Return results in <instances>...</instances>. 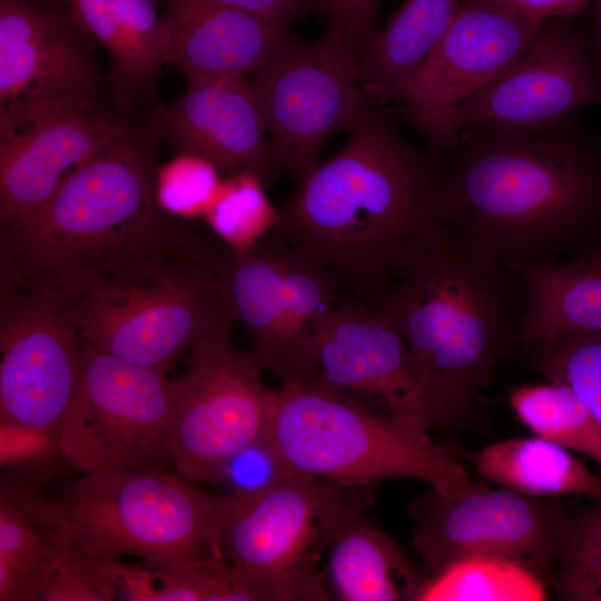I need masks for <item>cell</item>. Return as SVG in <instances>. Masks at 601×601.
<instances>
[{
	"label": "cell",
	"mask_w": 601,
	"mask_h": 601,
	"mask_svg": "<svg viewBox=\"0 0 601 601\" xmlns=\"http://www.w3.org/2000/svg\"><path fill=\"white\" fill-rule=\"evenodd\" d=\"M441 154V220L471 246L511 266L594 248L601 141L578 112L540 127L475 122Z\"/></svg>",
	"instance_id": "cell-1"
},
{
	"label": "cell",
	"mask_w": 601,
	"mask_h": 601,
	"mask_svg": "<svg viewBox=\"0 0 601 601\" xmlns=\"http://www.w3.org/2000/svg\"><path fill=\"white\" fill-rule=\"evenodd\" d=\"M442 154L421 150L373 106L345 145L280 206L276 231L367 302L404 276L443 231Z\"/></svg>",
	"instance_id": "cell-2"
},
{
	"label": "cell",
	"mask_w": 601,
	"mask_h": 601,
	"mask_svg": "<svg viewBox=\"0 0 601 601\" xmlns=\"http://www.w3.org/2000/svg\"><path fill=\"white\" fill-rule=\"evenodd\" d=\"M408 347L430 428L471 420L495 366L521 344V275L443 227L404 276L365 302Z\"/></svg>",
	"instance_id": "cell-3"
},
{
	"label": "cell",
	"mask_w": 601,
	"mask_h": 601,
	"mask_svg": "<svg viewBox=\"0 0 601 601\" xmlns=\"http://www.w3.org/2000/svg\"><path fill=\"white\" fill-rule=\"evenodd\" d=\"M230 252L183 220L95 270L52 286L80 341L164 374L234 321L223 289Z\"/></svg>",
	"instance_id": "cell-4"
},
{
	"label": "cell",
	"mask_w": 601,
	"mask_h": 601,
	"mask_svg": "<svg viewBox=\"0 0 601 601\" xmlns=\"http://www.w3.org/2000/svg\"><path fill=\"white\" fill-rule=\"evenodd\" d=\"M158 131L129 118L33 215L1 226L0 272L58 285L142 247L179 221L156 196Z\"/></svg>",
	"instance_id": "cell-5"
},
{
	"label": "cell",
	"mask_w": 601,
	"mask_h": 601,
	"mask_svg": "<svg viewBox=\"0 0 601 601\" xmlns=\"http://www.w3.org/2000/svg\"><path fill=\"white\" fill-rule=\"evenodd\" d=\"M427 432L313 382L274 388L264 444L280 471L349 491L370 494L394 479L423 481L446 495L475 490L465 467Z\"/></svg>",
	"instance_id": "cell-6"
},
{
	"label": "cell",
	"mask_w": 601,
	"mask_h": 601,
	"mask_svg": "<svg viewBox=\"0 0 601 601\" xmlns=\"http://www.w3.org/2000/svg\"><path fill=\"white\" fill-rule=\"evenodd\" d=\"M185 480L160 467L83 474L52 504L57 535L99 561L135 555L148 564H173L213 558L218 496Z\"/></svg>",
	"instance_id": "cell-7"
},
{
	"label": "cell",
	"mask_w": 601,
	"mask_h": 601,
	"mask_svg": "<svg viewBox=\"0 0 601 601\" xmlns=\"http://www.w3.org/2000/svg\"><path fill=\"white\" fill-rule=\"evenodd\" d=\"M328 482L280 471L266 483L219 495L210 533L215 558L240 600H329L319 510Z\"/></svg>",
	"instance_id": "cell-8"
},
{
	"label": "cell",
	"mask_w": 601,
	"mask_h": 601,
	"mask_svg": "<svg viewBox=\"0 0 601 601\" xmlns=\"http://www.w3.org/2000/svg\"><path fill=\"white\" fill-rule=\"evenodd\" d=\"M248 81L272 165L296 186L317 167L332 136L349 132L376 106L363 89L357 53L334 22L314 41L290 33Z\"/></svg>",
	"instance_id": "cell-9"
},
{
	"label": "cell",
	"mask_w": 601,
	"mask_h": 601,
	"mask_svg": "<svg viewBox=\"0 0 601 601\" xmlns=\"http://www.w3.org/2000/svg\"><path fill=\"white\" fill-rule=\"evenodd\" d=\"M230 326L198 342L169 378L170 460L189 481H220L237 455L266 440L274 388L254 354L236 348Z\"/></svg>",
	"instance_id": "cell-10"
},
{
	"label": "cell",
	"mask_w": 601,
	"mask_h": 601,
	"mask_svg": "<svg viewBox=\"0 0 601 601\" xmlns=\"http://www.w3.org/2000/svg\"><path fill=\"white\" fill-rule=\"evenodd\" d=\"M173 425L169 378L80 341V375L58 449L83 474L164 469Z\"/></svg>",
	"instance_id": "cell-11"
},
{
	"label": "cell",
	"mask_w": 601,
	"mask_h": 601,
	"mask_svg": "<svg viewBox=\"0 0 601 601\" xmlns=\"http://www.w3.org/2000/svg\"><path fill=\"white\" fill-rule=\"evenodd\" d=\"M95 42L67 0H0V139L106 105Z\"/></svg>",
	"instance_id": "cell-12"
},
{
	"label": "cell",
	"mask_w": 601,
	"mask_h": 601,
	"mask_svg": "<svg viewBox=\"0 0 601 601\" xmlns=\"http://www.w3.org/2000/svg\"><path fill=\"white\" fill-rule=\"evenodd\" d=\"M1 425L58 443L80 375V338L51 286L0 273Z\"/></svg>",
	"instance_id": "cell-13"
},
{
	"label": "cell",
	"mask_w": 601,
	"mask_h": 601,
	"mask_svg": "<svg viewBox=\"0 0 601 601\" xmlns=\"http://www.w3.org/2000/svg\"><path fill=\"white\" fill-rule=\"evenodd\" d=\"M412 544L435 573L472 555L519 561L544 582L553 577L571 515L560 504L508 487L446 495L433 489L408 505Z\"/></svg>",
	"instance_id": "cell-14"
},
{
	"label": "cell",
	"mask_w": 601,
	"mask_h": 601,
	"mask_svg": "<svg viewBox=\"0 0 601 601\" xmlns=\"http://www.w3.org/2000/svg\"><path fill=\"white\" fill-rule=\"evenodd\" d=\"M590 105L601 106V99L589 60L585 23L551 19L516 59L445 118L428 139V148L442 152L461 129L475 122L540 127Z\"/></svg>",
	"instance_id": "cell-15"
},
{
	"label": "cell",
	"mask_w": 601,
	"mask_h": 601,
	"mask_svg": "<svg viewBox=\"0 0 601 601\" xmlns=\"http://www.w3.org/2000/svg\"><path fill=\"white\" fill-rule=\"evenodd\" d=\"M541 24L491 0H464L428 58L393 93L396 114L431 139L463 100L526 49Z\"/></svg>",
	"instance_id": "cell-16"
},
{
	"label": "cell",
	"mask_w": 601,
	"mask_h": 601,
	"mask_svg": "<svg viewBox=\"0 0 601 601\" xmlns=\"http://www.w3.org/2000/svg\"><path fill=\"white\" fill-rule=\"evenodd\" d=\"M317 363L314 383L375 395L390 413L428 430L408 347L395 326L364 300L342 290L319 329Z\"/></svg>",
	"instance_id": "cell-17"
},
{
	"label": "cell",
	"mask_w": 601,
	"mask_h": 601,
	"mask_svg": "<svg viewBox=\"0 0 601 601\" xmlns=\"http://www.w3.org/2000/svg\"><path fill=\"white\" fill-rule=\"evenodd\" d=\"M129 117L107 105L51 114L0 139V224L20 221L45 207L89 164Z\"/></svg>",
	"instance_id": "cell-18"
},
{
	"label": "cell",
	"mask_w": 601,
	"mask_h": 601,
	"mask_svg": "<svg viewBox=\"0 0 601 601\" xmlns=\"http://www.w3.org/2000/svg\"><path fill=\"white\" fill-rule=\"evenodd\" d=\"M152 122L175 150L200 156L219 171H249L266 186L274 169L263 117L248 77L188 80L183 95L158 105Z\"/></svg>",
	"instance_id": "cell-19"
},
{
	"label": "cell",
	"mask_w": 601,
	"mask_h": 601,
	"mask_svg": "<svg viewBox=\"0 0 601 601\" xmlns=\"http://www.w3.org/2000/svg\"><path fill=\"white\" fill-rule=\"evenodd\" d=\"M347 489L328 482L318 521L329 597L341 601L414 600L425 575Z\"/></svg>",
	"instance_id": "cell-20"
},
{
	"label": "cell",
	"mask_w": 601,
	"mask_h": 601,
	"mask_svg": "<svg viewBox=\"0 0 601 601\" xmlns=\"http://www.w3.org/2000/svg\"><path fill=\"white\" fill-rule=\"evenodd\" d=\"M92 39L109 53V100L122 116L149 117L158 107L159 72L171 61L168 27L156 0H67Z\"/></svg>",
	"instance_id": "cell-21"
},
{
	"label": "cell",
	"mask_w": 601,
	"mask_h": 601,
	"mask_svg": "<svg viewBox=\"0 0 601 601\" xmlns=\"http://www.w3.org/2000/svg\"><path fill=\"white\" fill-rule=\"evenodd\" d=\"M171 65L188 80L248 77L290 35L288 27L210 0H159Z\"/></svg>",
	"instance_id": "cell-22"
},
{
	"label": "cell",
	"mask_w": 601,
	"mask_h": 601,
	"mask_svg": "<svg viewBox=\"0 0 601 601\" xmlns=\"http://www.w3.org/2000/svg\"><path fill=\"white\" fill-rule=\"evenodd\" d=\"M286 243L274 229L250 250L230 253L223 270L224 295L233 319L245 328L250 352L282 383L285 373Z\"/></svg>",
	"instance_id": "cell-23"
},
{
	"label": "cell",
	"mask_w": 601,
	"mask_h": 601,
	"mask_svg": "<svg viewBox=\"0 0 601 601\" xmlns=\"http://www.w3.org/2000/svg\"><path fill=\"white\" fill-rule=\"evenodd\" d=\"M511 266V265H510ZM526 289L521 344L601 332V253L583 252L571 263L511 266Z\"/></svg>",
	"instance_id": "cell-24"
},
{
	"label": "cell",
	"mask_w": 601,
	"mask_h": 601,
	"mask_svg": "<svg viewBox=\"0 0 601 601\" xmlns=\"http://www.w3.org/2000/svg\"><path fill=\"white\" fill-rule=\"evenodd\" d=\"M464 0H404L357 55L367 99L384 107L428 58Z\"/></svg>",
	"instance_id": "cell-25"
},
{
	"label": "cell",
	"mask_w": 601,
	"mask_h": 601,
	"mask_svg": "<svg viewBox=\"0 0 601 601\" xmlns=\"http://www.w3.org/2000/svg\"><path fill=\"white\" fill-rule=\"evenodd\" d=\"M472 462L485 479L521 493L584 495L601 503V475L568 449L539 435L492 443L476 452Z\"/></svg>",
	"instance_id": "cell-26"
},
{
	"label": "cell",
	"mask_w": 601,
	"mask_h": 601,
	"mask_svg": "<svg viewBox=\"0 0 601 601\" xmlns=\"http://www.w3.org/2000/svg\"><path fill=\"white\" fill-rule=\"evenodd\" d=\"M56 530L45 502L2 489L0 500V600H42L56 550Z\"/></svg>",
	"instance_id": "cell-27"
},
{
	"label": "cell",
	"mask_w": 601,
	"mask_h": 601,
	"mask_svg": "<svg viewBox=\"0 0 601 601\" xmlns=\"http://www.w3.org/2000/svg\"><path fill=\"white\" fill-rule=\"evenodd\" d=\"M544 580L525 564L496 555L460 559L426 577L415 601H541Z\"/></svg>",
	"instance_id": "cell-28"
},
{
	"label": "cell",
	"mask_w": 601,
	"mask_h": 601,
	"mask_svg": "<svg viewBox=\"0 0 601 601\" xmlns=\"http://www.w3.org/2000/svg\"><path fill=\"white\" fill-rule=\"evenodd\" d=\"M509 403L535 435L601 465V423L568 385L551 381L522 385L511 392Z\"/></svg>",
	"instance_id": "cell-29"
},
{
	"label": "cell",
	"mask_w": 601,
	"mask_h": 601,
	"mask_svg": "<svg viewBox=\"0 0 601 601\" xmlns=\"http://www.w3.org/2000/svg\"><path fill=\"white\" fill-rule=\"evenodd\" d=\"M265 187L256 174L228 175L203 216L215 238L233 255L250 250L278 224V207L273 205Z\"/></svg>",
	"instance_id": "cell-30"
},
{
	"label": "cell",
	"mask_w": 601,
	"mask_h": 601,
	"mask_svg": "<svg viewBox=\"0 0 601 601\" xmlns=\"http://www.w3.org/2000/svg\"><path fill=\"white\" fill-rule=\"evenodd\" d=\"M533 367L546 381L568 385L601 423V332L534 343Z\"/></svg>",
	"instance_id": "cell-31"
},
{
	"label": "cell",
	"mask_w": 601,
	"mask_h": 601,
	"mask_svg": "<svg viewBox=\"0 0 601 601\" xmlns=\"http://www.w3.org/2000/svg\"><path fill=\"white\" fill-rule=\"evenodd\" d=\"M551 583L560 600L601 601V503L571 515Z\"/></svg>",
	"instance_id": "cell-32"
},
{
	"label": "cell",
	"mask_w": 601,
	"mask_h": 601,
	"mask_svg": "<svg viewBox=\"0 0 601 601\" xmlns=\"http://www.w3.org/2000/svg\"><path fill=\"white\" fill-rule=\"evenodd\" d=\"M220 184L219 169L214 164L200 156L180 152L158 166L156 196L160 207L177 218L203 217Z\"/></svg>",
	"instance_id": "cell-33"
},
{
	"label": "cell",
	"mask_w": 601,
	"mask_h": 601,
	"mask_svg": "<svg viewBox=\"0 0 601 601\" xmlns=\"http://www.w3.org/2000/svg\"><path fill=\"white\" fill-rule=\"evenodd\" d=\"M331 22L344 32L358 55L376 32V20L382 0H325Z\"/></svg>",
	"instance_id": "cell-34"
},
{
	"label": "cell",
	"mask_w": 601,
	"mask_h": 601,
	"mask_svg": "<svg viewBox=\"0 0 601 601\" xmlns=\"http://www.w3.org/2000/svg\"><path fill=\"white\" fill-rule=\"evenodd\" d=\"M235 8L276 24L288 27L289 22L314 14L328 13L325 0H210ZM329 14V13H328Z\"/></svg>",
	"instance_id": "cell-35"
},
{
	"label": "cell",
	"mask_w": 601,
	"mask_h": 601,
	"mask_svg": "<svg viewBox=\"0 0 601 601\" xmlns=\"http://www.w3.org/2000/svg\"><path fill=\"white\" fill-rule=\"evenodd\" d=\"M533 23L575 19L587 13L592 0H491Z\"/></svg>",
	"instance_id": "cell-36"
},
{
	"label": "cell",
	"mask_w": 601,
	"mask_h": 601,
	"mask_svg": "<svg viewBox=\"0 0 601 601\" xmlns=\"http://www.w3.org/2000/svg\"><path fill=\"white\" fill-rule=\"evenodd\" d=\"M585 22L588 55L601 99V0H592Z\"/></svg>",
	"instance_id": "cell-37"
}]
</instances>
